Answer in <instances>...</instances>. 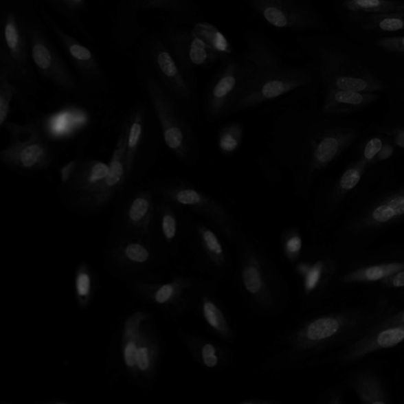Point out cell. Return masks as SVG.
I'll list each match as a JSON object with an SVG mask.
<instances>
[{"mask_svg":"<svg viewBox=\"0 0 404 404\" xmlns=\"http://www.w3.org/2000/svg\"><path fill=\"white\" fill-rule=\"evenodd\" d=\"M366 133L359 121L326 114L316 101L291 100L270 121L259 171L270 182L289 179L308 200L319 177Z\"/></svg>","mask_w":404,"mask_h":404,"instance_id":"1","label":"cell"},{"mask_svg":"<svg viewBox=\"0 0 404 404\" xmlns=\"http://www.w3.org/2000/svg\"><path fill=\"white\" fill-rule=\"evenodd\" d=\"M242 54L252 63V71L229 113H243L318 83L310 61L295 65L291 60L304 58L302 52L281 49L262 32L249 30L244 35Z\"/></svg>","mask_w":404,"mask_h":404,"instance_id":"2","label":"cell"},{"mask_svg":"<svg viewBox=\"0 0 404 404\" xmlns=\"http://www.w3.org/2000/svg\"><path fill=\"white\" fill-rule=\"evenodd\" d=\"M38 5L36 0H0V68L21 96L41 89L30 46V27L39 14Z\"/></svg>","mask_w":404,"mask_h":404,"instance_id":"3","label":"cell"},{"mask_svg":"<svg viewBox=\"0 0 404 404\" xmlns=\"http://www.w3.org/2000/svg\"><path fill=\"white\" fill-rule=\"evenodd\" d=\"M300 51L312 63L323 89H337L361 93L386 92L390 83L320 36L296 35Z\"/></svg>","mask_w":404,"mask_h":404,"instance_id":"4","label":"cell"},{"mask_svg":"<svg viewBox=\"0 0 404 404\" xmlns=\"http://www.w3.org/2000/svg\"><path fill=\"white\" fill-rule=\"evenodd\" d=\"M132 57L136 76L146 74L153 77L190 118L198 115L197 84L181 69L161 30L146 32L137 41Z\"/></svg>","mask_w":404,"mask_h":404,"instance_id":"5","label":"cell"},{"mask_svg":"<svg viewBox=\"0 0 404 404\" xmlns=\"http://www.w3.org/2000/svg\"><path fill=\"white\" fill-rule=\"evenodd\" d=\"M373 168V188L366 175L363 188L347 209V225L353 232L379 229L404 221V183L397 182L390 170Z\"/></svg>","mask_w":404,"mask_h":404,"instance_id":"6","label":"cell"},{"mask_svg":"<svg viewBox=\"0 0 404 404\" xmlns=\"http://www.w3.org/2000/svg\"><path fill=\"white\" fill-rule=\"evenodd\" d=\"M373 134L359 148L358 157L318 190L311 208L313 219L318 224L331 221L347 210L359 194L361 183L369 170L379 166L377 157L386 137Z\"/></svg>","mask_w":404,"mask_h":404,"instance_id":"7","label":"cell"},{"mask_svg":"<svg viewBox=\"0 0 404 404\" xmlns=\"http://www.w3.org/2000/svg\"><path fill=\"white\" fill-rule=\"evenodd\" d=\"M137 78L151 101L166 146L185 166L195 167L200 161L201 148L188 115L155 78L146 74Z\"/></svg>","mask_w":404,"mask_h":404,"instance_id":"8","label":"cell"},{"mask_svg":"<svg viewBox=\"0 0 404 404\" xmlns=\"http://www.w3.org/2000/svg\"><path fill=\"white\" fill-rule=\"evenodd\" d=\"M254 17L276 30L296 35L326 30L327 25L311 0H238Z\"/></svg>","mask_w":404,"mask_h":404,"instance_id":"9","label":"cell"},{"mask_svg":"<svg viewBox=\"0 0 404 404\" xmlns=\"http://www.w3.org/2000/svg\"><path fill=\"white\" fill-rule=\"evenodd\" d=\"M6 129L10 142L0 153L3 164L12 171L30 173L49 168L53 154L45 131L35 121L19 124L8 121Z\"/></svg>","mask_w":404,"mask_h":404,"instance_id":"10","label":"cell"},{"mask_svg":"<svg viewBox=\"0 0 404 404\" xmlns=\"http://www.w3.org/2000/svg\"><path fill=\"white\" fill-rule=\"evenodd\" d=\"M252 68V63L242 53H236L219 63V68L202 99V109L207 120L216 123L229 116L232 106L245 86Z\"/></svg>","mask_w":404,"mask_h":404,"instance_id":"11","label":"cell"},{"mask_svg":"<svg viewBox=\"0 0 404 404\" xmlns=\"http://www.w3.org/2000/svg\"><path fill=\"white\" fill-rule=\"evenodd\" d=\"M44 23L39 12L32 21L30 27V52L35 71L42 79L60 91L76 93L82 89L81 84L53 43Z\"/></svg>","mask_w":404,"mask_h":404,"instance_id":"12","label":"cell"},{"mask_svg":"<svg viewBox=\"0 0 404 404\" xmlns=\"http://www.w3.org/2000/svg\"><path fill=\"white\" fill-rule=\"evenodd\" d=\"M192 19L182 22L167 19L161 32L181 69L196 82L197 70L210 68L227 58L194 33L190 23Z\"/></svg>","mask_w":404,"mask_h":404,"instance_id":"13","label":"cell"},{"mask_svg":"<svg viewBox=\"0 0 404 404\" xmlns=\"http://www.w3.org/2000/svg\"><path fill=\"white\" fill-rule=\"evenodd\" d=\"M38 8L46 27L55 36L63 51L76 69L82 88L93 92H102L107 89L110 84L109 76L96 52L67 33L43 4L39 3Z\"/></svg>","mask_w":404,"mask_h":404,"instance_id":"14","label":"cell"},{"mask_svg":"<svg viewBox=\"0 0 404 404\" xmlns=\"http://www.w3.org/2000/svg\"><path fill=\"white\" fill-rule=\"evenodd\" d=\"M162 201L189 209L225 230H232L233 216L220 201L184 180H172L159 188Z\"/></svg>","mask_w":404,"mask_h":404,"instance_id":"15","label":"cell"},{"mask_svg":"<svg viewBox=\"0 0 404 404\" xmlns=\"http://www.w3.org/2000/svg\"><path fill=\"white\" fill-rule=\"evenodd\" d=\"M129 120L122 127L118 141L111 157L107 177L96 192L85 201L82 205L94 210L103 209L120 190L127 177L126 168V148Z\"/></svg>","mask_w":404,"mask_h":404,"instance_id":"16","label":"cell"},{"mask_svg":"<svg viewBox=\"0 0 404 404\" xmlns=\"http://www.w3.org/2000/svg\"><path fill=\"white\" fill-rule=\"evenodd\" d=\"M381 94L326 89H323L321 109L328 115L347 117L370 107L380 99Z\"/></svg>","mask_w":404,"mask_h":404,"instance_id":"17","label":"cell"},{"mask_svg":"<svg viewBox=\"0 0 404 404\" xmlns=\"http://www.w3.org/2000/svg\"><path fill=\"white\" fill-rule=\"evenodd\" d=\"M109 171V164L103 161L97 159L80 161L76 172L65 186L70 193L76 194L82 205L98 190L107 177Z\"/></svg>","mask_w":404,"mask_h":404,"instance_id":"18","label":"cell"},{"mask_svg":"<svg viewBox=\"0 0 404 404\" xmlns=\"http://www.w3.org/2000/svg\"><path fill=\"white\" fill-rule=\"evenodd\" d=\"M61 19L66 21L74 32L93 45L95 38L85 23L89 12V0H41Z\"/></svg>","mask_w":404,"mask_h":404,"instance_id":"19","label":"cell"},{"mask_svg":"<svg viewBox=\"0 0 404 404\" xmlns=\"http://www.w3.org/2000/svg\"><path fill=\"white\" fill-rule=\"evenodd\" d=\"M190 23L197 35L225 58L236 54L229 40L215 25L196 20V17L190 19Z\"/></svg>","mask_w":404,"mask_h":404,"instance_id":"20","label":"cell"},{"mask_svg":"<svg viewBox=\"0 0 404 404\" xmlns=\"http://www.w3.org/2000/svg\"><path fill=\"white\" fill-rule=\"evenodd\" d=\"M144 130V111L137 109L129 120V128L127 133L126 148V168L127 177L134 170L135 159Z\"/></svg>","mask_w":404,"mask_h":404,"instance_id":"21","label":"cell"},{"mask_svg":"<svg viewBox=\"0 0 404 404\" xmlns=\"http://www.w3.org/2000/svg\"><path fill=\"white\" fill-rule=\"evenodd\" d=\"M244 135H245V128L241 122L232 121L223 126L216 137L218 151L223 156L234 155L242 146Z\"/></svg>","mask_w":404,"mask_h":404,"instance_id":"22","label":"cell"},{"mask_svg":"<svg viewBox=\"0 0 404 404\" xmlns=\"http://www.w3.org/2000/svg\"><path fill=\"white\" fill-rule=\"evenodd\" d=\"M153 210V194L148 190L141 191L127 208V219L133 225L146 227L151 222Z\"/></svg>","mask_w":404,"mask_h":404,"instance_id":"23","label":"cell"},{"mask_svg":"<svg viewBox=\"0 0 404 404\" xmlns=\"http://www.w3.org/2000/svg\"><path fill=\"white\" fill-rule=\"evenodd\" d=\"M343 7L355 14H383L400 12L404 4L392 0H344Z\"/></svg>","mask_w":404,"mask_h":404,"instance_id":"24","label":"cell"},{"mask_svg":"<svg viewBox=\"0 0 404 404\" xmlns=\"http://www.w3.org/2000/svg\"><path fill=\"white\" fill-rule=\"evenodd\" d=\"M361 27L368 30L398 32L404 30V16L396 12L371 14L361 22Z\"/></svg>","mask_w":404,"mask_h":404,"instance_id":"25","label":"cell"},{"mask_svg":"<svg viewBox=\"0 0 404 404\" xmlns=\"http://www.w3.org/2000/svg\"><path fill=\"white\" fill-rule=\"evenodd\" d=\"M19 94V89L10 79L8 72L0 68V130L6 126L10 106L15 96Z\"/></svg>","mask_w":404,"mask_h":404,"instance_id":"26","label":"cell"},{"mask_svg":"<svg viewBox=\"0 0 404 404\" xmlns=\"http://www.w3.org/2000/svg\"><path fill=\"white\" fill-rule=\"evenodd\" d=\"M368 131L387 137L396 147L404 150V122L385 115Z\"/></svg>","mask_w":404,"mask_h":404,"instance_id":"27","label":"cell"},{"mask_svg":"<svg viewBox=\"0 0 404 404\" xmlns=\"http://www.w3.org/2000/svg\"><path fill=\"white\" fill-rule=\"evenodd\" d=\"M388 113L386 116L393 120L404 122V76L394 87L389 86Z\"/></svg>","mask_w":404,"mask_h":404,"instance_id":"28","label":"cell"},{"mask_svg":"<svg viewBox=\"0 0 404 404\" xmlns=\"http://www.w3.org/2000/svg\"><path fill=\"white\" fill-rule=\"evenodd\" d=\"M339 323L333 318L319 319L307 328V337L311 340H320L330 337L338 331Z\"/></svg>","mask_w":404,"mask_h":404,"instance_id":"29","label":"cell"},{"mask_svg":"<svg viewBox=\"0 0 404 404\" xmlns=\"http://www.w3.org/2000/svg\"><path fill=\"white\" fill-rule=\"evenodd\" d=\"M175 207V205L164 201L161 205L162 230L164 236L168 240H172L177 232V220L174 210Z\"/></svg>","mask_w":404,"mask_h":404,"instance_id":"30","label":"cell"},{"mask_svg":"<svg viewBox=\"0 0 404 404\" xmlns=\"http://www.w3.org/2000/svg\"><path fill=\"white\" fill-rule=\"evenodd\" d=\"M403 268H404V265L400 264L380 265V267H371L365 270L363 273H361V276L359 275V278L371 281L377 280L394 273Z\"/></svg>","mask_w":404,"mask_h":404,"instance_id":"31","label":"cell"},{"mask_svg":"<svg viewBox=\"0 0 404 404\" xmlns=\"http://www.w3.org/2000/svg\"><path fill=\"white\" fill-rule=\"evenodd\" d=\"M375 45L387 52L404 56V36L382 37L375 41Z\"/></svg>","mask_w":404,"mask_h":404,"instance_id":"32","label":"cell"},{"mask_svg":"<svg viewBox=\"0 0 404 404\" xmlns=\"http://www.w3.org/2000/svg\"><path fill=\"white\" fill-rule=\"evenodd\" d=\"M404 339V328H396L382 332L377 339V343L382 348H391L401 343Z\"/></svg>","mask_w":404,"mask_h":404,"instance_id":"33","label":"cell"},{"mask_svg":"<svg viewBox=\"0 0 404 404\" xmlns=\"http://www.w3.org/2000/svg\"><path fill=\"white\" fill-rule=\"evenodd\" d=\"M197 228H198L201 238L202 240H203L205 247L208 248L211 252L216 255L222 254L223 248L216 234L204 226L199 225Z\"/></svg>","mask_w":404,"mask_h":404,"instance_id":"34","label":"cell"},{"mask_svg":"<svg viewBox=\"0 0 404 404\" xmlns=\"http://www.w3.org/2000/svg\"><path fill=\"white\" fill-rule=\"evenodd\" d=\"M243 280L246 289L252 294L258 293L262 288V278L256 268L247 267L244 270Z\"/></svg>","mask_w":404,"mask_h":404,"instance_id":"35","label":"cell"},{"mask_svg":"<svg viewBox=\"0 0 404 404\" xmlns=\"http://www.w3.org/2000/svg\"><path fill=\"white\" fill-rule=\"evenodd\" d=\"M126 254L130 259L137 262H146L148 257L146 249L137 243L130 244L126 249Z\"/></svg>","mask_w":404,"mask_h":404,"instance_id":"36","label":"cell"},{"mask_svg":"<svg viewBox=\"0 0 404 404\" xmlns=\"http://www.w3.org/2000/svg\"><path fill=\"white\" fill-rule=\"evenodd\" d=\"M204 315L207 322L214 328H220L221 323L216 307L211 302H205L203 306Z\"/></svg>","mask_w":404,"mask_h":404,"instance_id":"37","label":"cell"},{"mask_svg":"<svg viewBox=\"0 0 404 404\" xmlns=\"http://www.w3.org/2000/svg\"><path fill=\"white\" fill-rule=\"evenodd\" d=\"M202 358L204 363L208 368H214L218 363V358L216 355V349L212 344H205L202 349Z\"/></svg>","mask_w":404,"mask_h":404,"instance_id":"38","label":"cell"},{"mask_svg":"<svg viewBox=\"0 0 404 404\" xmlns=\"http://www.w3.org/2000/svg\"><path fill=\"white\" fill-rule=\"evenodd\" d=\"M78 159H73V161L68 162L65 166L60 169V179L63 183L65 185L70 181L74 172H76L78 168Z\"/></svg>","mask_w":404,"mask_h":404,"instance_id":"39","label":"cell"},{"mask_svg":"<svg viewBox=\"0 0 404 404\" xmlns=\"http://www.w3.org/2000/svg\"><path fill=\"white\" fill-rule=\"evenodd\" d=\"M322 272L321 265H317L309 273H308L306 280V287L307 290H312L315 288L319 278H320Z\"/></svg>","mask_w":404,"mask_h":404,"instance_id":"40","label":"cell"},{"mask_svg":"<svg viewBox=\"0 0 404 404\" xmlns=\"http://www.w3.org/2000/svg\"><path fill=\"white\" fill-rule=\"evenodd\" d=\"M302 247V239L297 233H291V235L287 238L286 249L289 253L295 254L300 251Z\"/></svg>","mask_w":404,"mask_h":404,"instance_id":"41","label":"cell"},{"mask_svg":"<svg viewBox=\"0 0 404 404\" xmlns=\"http://www.w3.org/2000/svg\"><path fill=\"white\" fill-rule=\"evenodd\" d=\"M137 350L135 344L129 343L125 349L126 363L129 366H134L137 363Z\"/></svg>","mask_w":404,"mask_h":404,"instance_id":"42","label":"cell"},{"mask_svg":"<svg viewBox=\"0 0 404 404\" xmlns=\"http://www.w3.org/2000/svg\"><path fill=\"white\" fill-rule=\"evenodd\" d=\"M78 291L79 295H86L89 291V278L86 273L78 276L77 280Z\"/></svg>","mask_w":404,"mask_h":404,"instance_id":"43","label":"cell"},{"mask_svg":"<svg viewBox=\"0 0 404 404\" xmlns=\"http://www.w3.org/2000/svg\"><path fill=\"white\" fill-rule=\"evenodd\" d=\"M173 293V288L171 285H164L157 291L156 300L159 303L168 301Z\"/></svg>","mask_w":404,"mask_h":404,"instance_id":"44","label":"cell"},{"mask_svg":"<svg viewBox=\"0 0 404 404\" xmlns=\"http://www.w3.org/2000/svg\"><path fill=\"white\" fill-rule=\"evenodd\" d=\"M137 364L142 370H146L148 366V352L146 348L137 350Z\"/></svg>","mask_w":404,"mask_h":404,"instance_id":"45","label":"cell"},{"mask_svg":"<svg viewBox=\"0 0 404 404\" xmlns=\"http://www.w3.org/2000/svg\"><path fill=\"white\" fill-rule=\"evenodd\" d=\"M392 284L395 287H403L404 286V272L399 273L394 280L392 281Z\"/></svg>","mask_w":404,"mask_h":404,"instance_id":"46","label":"cell"},{"mask_svg":"<svg viewBox=\"0 0 404 404\" xmlns=\"http://www.w3.org/2000/svg\"><path fill=\"white\" fill-rule=\"evenodd\" d=\"M396 13L400 14L404 16V7L403 8L402 10H400V12H396Z\"/></svg>","mask_w":404,"mask_h":404,"instance_id":"47","label":"cell"}]
</instances>
